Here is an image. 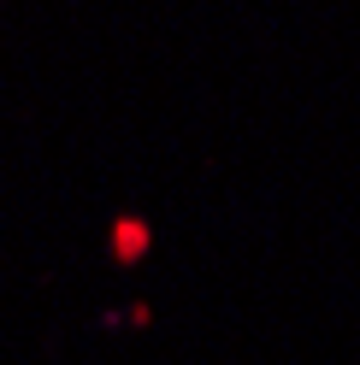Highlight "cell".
<instances>
[{
    "instance_id": "cell-1",
    "label": "cell",
    "mask_w": 360,
    "mask_h": 365,
    "mask_svg": "<svg viewBox=\"0 0 360 365\" xmlns=\"http://www.w3.org/2000/svg\"><path fill=\"white\" fill-rule=\"evenodd\" d=\"M142 224H119V254H142Z\"/></svg>"
}]
</instances>
